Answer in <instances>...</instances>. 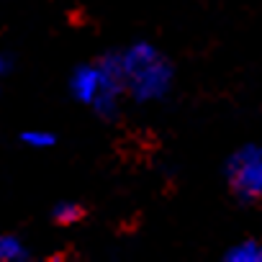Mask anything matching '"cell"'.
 I'll return each instance as SVG.
<instances>
[{
  "instance_id": "cell-7",
  "label": "cell",
  "mask_w": 262,
  "mask_h": 262,
  "mask_svg": "<svg viewBox=\"0 0 262 262\" xmlns=\"http://www.w3.org/2000/svg\"><path fill=\"white\" fill-rule=\"evenodd\" d=\"M80 216H82V208L77 203H57L54 208V219L59 224H75Z\"/></svg>"
},
{
  "instance_id": "cell-6",
  "label": "cell",
  "mask_w": 262,
  "mask_h": 262,
  "mask_svg": "<svg viewBox=\"0 0 262 262\" xmlns=\"http://www.w3.org/2000/svg\"><path fill=\"white\" fill-rule=\"evenodd\" d=\"M24 144H29L34 149H47L54 144V134H49L47 128H31L24 134Z\"/></svg>"
},
{
  "instance_id": "cell-3",
  "label": "cell",
  "mask_w": 262,
  "mask_h": 262,
  "mask_svg": "<svg viewBox=\"0 0 262 262\" xmlns=\"http://www.w3.org/2000/svg\"><path fill=\"white\" fill-rule=\"evenodd\" d=\"M229 180L242 198L262 195V149L244 147L229 162Z\"/></svg>"
},
{
  "instance_id": "cell-5",
  "label": "cell",
  "mask_w": 262,
  "mask_h": 262,
  "mask_svg": "<svg viewBox=\"0 0 262 262\" xmlns=\"http://www.w3.org/2000/svg\"><path fill=\"white\" fill-rule=\"evenodd\" d=\"M26 257H29V252L16 236L0 234V262H21Z\"/></svg>"
},
{
  "instance_id": "cell-2",
  "label": "cell",
  "mask_w": 262,
  "mask_h": 262,
  "mask_svg": "<svg viewBox=\"0 0 262 262\" xmlns=\"http://www.w3.org/2000/svg\"><path fill=\"white\" fill-rule=\"evenodd\" d=\"M123 88V75H121V57L118 59H103L100 64H85L75 70L70 80L72 95L93 105L98 113H111L116 108L118 93Z\"/></svg>"
},
{
  "instance_id": "cell-8",
  "label": "cell",
  "mask_w": 262,
  "mask_h": 262,
  "mask_svg": "<svg viewBox=\"0 0 262 262\" xmlns=\"http://www.w3.org/2000/svg\"><path fill=\"white\" fill-rule=\"evenodd\" d=\"M11 70V57H6V54H0V75H6Z\"/></svg>"
},
{
  "instance_id": "cell-1",
  "label": "cell",
  "mask_w": 262,
  "mask_h": 262,
  "mask_svg": "<svg viewBox=\"0 0 262 262\" xmlns=\"http://www.w3.org/2000/svg\"><path fill=\"white\" fill-rule=\"evenodd\" d=\"M121 75L137 100H157L172 82L170 62L149 44H137L121 57Z\"/></svg>"
},
{
  "instance_id": "cell-4",
  "label": "cell",
  "mask_w": 262,
  "mask_h": 262,
  "mask_svg": "<svg viewBox=\"0 0 262 262\" xmlns=\"http://www.w3.org/2000/svg\"><path fill=\"white\" fill-rule=\"evenodd\" d=\"M229 262H262V242H242L229 249Z\"/></svg>"
}]
</instances>
